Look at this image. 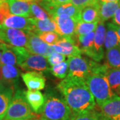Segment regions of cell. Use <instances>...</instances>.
Returning <instances> with one entry per match:
<instances>
[{
    "instance_id": "6da1fadb",
    "label": "cell",
    "mask_w": 120,
    "mask_h": 120,
    "mask_svg": "<svg viewBox=\"0 0 120 120\" xmlns=\"http://www.w3.org/2000/svg\"><path fill=\"white\" fill-rule=\"evenodd\" d=\"M72 113L94 110L95 99L84 79L66 77L57 85Z\"/></svg>"
},
{
    "instance_id": "7a4b0ae2",
    "label": "cell",
    "mask_w": 120,
    "mask_h": 120,
    "mask_svg": "<svg viewBox=\"0 0 120 120\" xmlns=\"http://www.w3.org/2000/svg\"><path fill=\"white\" fill-rule=\"evenodd\" d=\"M108 68L106 65H99L85 79L86 85L99 106L116 95L110 89L105 77Z\"/></svg>"
},
{
    "instance_id": "3957f363",
    "label": "cell",
    "mask_w": 120,
    "mask_h": 120,
    "mask_svg": "<svg viewBox=\"0 0 120 120\" xmlns=\"http://www.w3.org/2000/svg\"><path fill=\"white\" fill-rule=\"evenodd\" d=\"M38 115L31 109L26 101L24 91L17 90L9 104L5 117V120H30L35 119Z\"/></svg>"
},
{
    "instance_id": "277c9868",
    "label": "cell",
    "mask_w": 120,
    "mask_h": 120,
    "mask_svg": "<svg viewBox=\"0 0 120 120\" xmlns=\"http://www.w3.org/2000/svg\"><path fill=\"white\" fill-rule=\"evenodd\" d=\"M41 113L46 120H69L72 116L65 99L51 94L47 95Z\"/></svg>"
},
{
    "instance_id": "5b68a950",
    "label": "cell",
    "mask_w": 120,
    "mask_h": 120,
    "mask_svg": "<svg viewBox=\"0 0 120 120\" xmlns=\"http://www.w3.org/2000/svg\"><path fill=\"white\" fill-rule=\"evenodd\" d=\"M11 46V45H10ZM17 57V64L25 71L34 70L43 71L50 70L47 60L43 56L34 54L24 47H13L11 46Z\"/></svg>"
},
{
    "instance_id": "8992f818",
    "label": "cell",
    "mask_w": 120,
    "mask_h": 120,
    "mask_svg": "<svg viewBox=\"0 0 120 120\" xmlns=\"http://www.w3.org/2000/svg\"><path fill=\"white\" fill-rule=\"evenodd\" d=\"M68 74L67 77L86 79L91 73V61L81 56L69 57Z\"/></svg>"
},
{
    "instance_id": "52a82bcc",
    "label": "cell",
    "mask_w": 120,
    "mask_h": 120,
    "mask_svg": "<svg viewBox=\"0 0 120 120\" xmlns=\"http://www.w3.org/2000/svg\"><path fill=\"white\" fill-rule=\"evenodd\" d=\"M39 4L43 9H45L47 13L52 17L56 16H65L73 18L77 22L81 21L82 10L71 3L54 6L41 1Z\"/></svg>"
},
{
    "instance_id": "ba28073f",
    "label": "cell",
    "mask_w": 120,
    "mask_h": 120,
    "mask_svg": "<svg viewBox=\"0 0 120 120\" xmlns=\"http://www.w3.org/2000/svg\"><path fill=\"white\" fill-rule=\"evenodd\" d=\"M0 39L5 43L13 47L27 49V35L24 31L10 28H1Z\"/></svg>"
},
{
    "instance_id": "9c48e42d",
    "label": "cell",
    "mask_w": 120,
    "mask_h": 120,
    "mask_svg": "<svg viewBox=\"0 0 120 120\" xmlns=\"http://www.w3.org/2000/svg\"><path fill=\"white\" fill-rule=\"evenodd\" d=\"M27 35V49L34 54H38L47 58L54 53L52 45H49L39 38L38 35L34 31L26 32Z\"/></svg>"
},
{
    "instance_id": "30bf717a",
    "label": "cell",
    "mask_w": 120,
    "mask_h": 120,
    "mask_svg": "<svg viewBox=\"0 0 120 120\" xmlns=\"http://www.w3.org/2000/svg\"><path fill=\"white\" fill-rule=\"evenodd\" d=\"M73 38L61 36L56 45H52L54 53H59L68 57L81 56L82 51Z\"/></svg>"
},
{
    "instance_id": "8fae6325",
    "label": "cell",
    "mask_w": 120,
    "mask_h": 120,
    "mask_svg": "<svg viewBox=\"0 0 120 120\" xmlns=\"http://www.w3.org/2000/svg\"><path fill=\"white\" fill-rule=\"evenodd\" d=\"M56 23V33L62 37H73L75 34L77 20L65 16L53 17Z\"/></svg>"
},
{
    "instance_id": "7c38bea8",
    "label": "cell",
    "mask_w": 120,
    "mask_h": 120,
    "mask_svg": "<svg viewBox=\"0 0 120 120\" xmlns=\"http://www.w3.org/2000/svg\"><path fill=\"white\" fill-rule=\"evenodd\" d=\"M101 116L108 120H120V96L115 95L101 106Z\"/></svg>"
},
{
    "instance_id": "4fadbf2b",
    "label": "cell",
    "mask_w": 120,
    "mask_h": 120,
    "mask_svg": "<svg viewBox=\"0 0 120 120\" xmlns=\"http://www.w3.org/2000/svg\"><path fill=\"white\" fill-rule=\"evenodd\" d=\"M22 77L29 90H41L45 86V77L42 72L29 71L22 73Z\"/></svg>"
},
{
    "instance_id": "5bb4252c",
    "label": "cell",
    "mask_w": 120,
    "mask_h": 120,
    "mask_svg": "<svg viewBox=\"0 0 120 120\" xmlns=\"http://www.w3.org/2000/svg\"><path fill=\"white\" fill-rule=\"evenodd\" d=\"M1 27L23 30L25 32L33 31V27L30 22V17H22L11 14L5 19L0 28Z\"/></svg>"
},
{
    "instance_id": "9a60e30c",
    "label": "cell",
    "mask_w": 120,
    "mask_h": 120,
    "mask_svg": "<svg viewBox=\"0 0 120 120\" xmlns=\"http://www.w3.org/2000/svg\"><path fill=\"white\" fill-rule=\"evenodd\" d=\"M15 87L0 82V120H4L13 97Z\"/></svg>"
},
{
    "instance_id": "2e32d148",
    "label": "cell",
    "mask_w": 120,
    "mask_h": 120,
    "mask_svg": "<svg viewBox=\"0 0 120 120\" xmlns=\"http://www.w3.org/2000/svg\"><path fill=\"white\" fill-rule=\"evenodd\" d=\"M26 101L35 113H41L45 103V98L38 90H27L24 91Z\"/></svg>"
},
{
    "instance_id": "e0dca14e",
    "label": "cell",
    "mask_w": 120,
    "mask_h": 120,
    "mask_svg": "<svg viewBox=\"0 0 120 120\" xmlns=\"http://www.w3.org/2000/svg\"><path fill=\"white\" fill-rule=\"evenodd\" d=\"M105 34H106V29L104 22H99L97 28L95 31L94 49L98 55L99 61L103 60L104 56L103 44L105 42Z\"/></svg>"
},
{
    "instance_id": "ac0fdd59",
    "label": "cell",
    "mask_w": 120,
    "mask_h": 120,
    "mask_svg": "<svg viewBox=\"0 0 120 120\" xmlns=\"http://www.w3.org/2000/svg\"><path fill=\"white\" fill-rule=\"evenodd\" d=\"M10 13L12 15L25 17H32L31 4L22 0H8Z\"/></svg>"
},
{
    "instance_id": "d6986e66",
    "label": "cell",
    "mask_w": 120,
    "mask_h": 120,
    "mask_svg": "<svg viewBox=\"0 0 120 120\" xmlns=\"http://www.w3.org/2000/svg\"><path fill=\"white\" fill-rule=\"evenodd\" d=\"M30 22L33 27V31L37 35L44 32H56V23L53 18L43 20L30 17Z\"/></svg>"
},
{
    "instance_id": "ffe728a7",
    "label": "cell",
    "mask_w": 120,
    "mask_h": 120,
    "mask_svg": "<svg viewBox=\"0 0 120 120\" xmlns=\"http://www.w3.org/2000/svg\"><path fill=\"white\" fill-rule=\"evenodd\" d=\"M120 8L118 2H99V22H105L113 17L116 10Z\"/></svg>"
},
{
    "instance_id": "44dd1931",
    "label": "cell",
    "mask_w": 120,
    "mask_h": 120,
    "mask_svg": "<svg viewBox=\"0 0 120 120\" xmlns=\"http://www.w3.org/2000/svg\"><path fill=\"white\" fill-rule=\"evenodd\" d=\"M3 82L9 86L14 87L19 80V71L18 69L11 65H4L1 66Z\"/></svg>"
},
{
    "instance_id": "7402d4cb",
    "label": "cell",
    "mask_w": 120,
    "mask_h": 120,
    "mask_svg": "<svg viewBox=\"0 0 120 120\" xmlns=\"http://www.w3.org/2000/svg\"><path fill=\"white\" fill-rule=\"evenodd\" d=\"M105 77L113 93L118 95L120 93V69L109 68L105 73Z\"/></svg>"
},
{
    "instance_id": "603a6c76",
    "label": "cell",
    "mask_w": 120,
    "mask_h": 120,
    "mask_svg": "<svg viewBox=\"0 0 120 120\" xmlns=\"http://www.w3.org/2000/svg\"><path fill=\"white\" fill-rule=\"evenodd\" d=\"M81 21L86 23L99 22V4L83 9L81 13Z\"/></svg>"
},
{
    "instance_id": "cb8c5ba5",
    "label": "cell",
    "mask_w": 120,
    "mask_h": 120,
    "mask_svg": "<svg viewBox=\"0 0 120 120\" xmlns=\"http://www.w3.org/2000/svg\"><path fill=\"white\" fill-rule=\"evenodd\" d=\"M107 65L109 68H120V45L107 50Z\"/></svg>"
},
{
    "instance_id": "d4e9b609",
    "label": "cell",
    "mask_w": 120,
    "mask_h": 120,
    "mask_svg": "<svg viewBox=\"0 0 120 120\" xmlns=\"http://www.w3.org/2000/svg\"><path fill=\"white\" fill-rule=\"evenodd\" d=\"M17 64V57L11 46L6 43L3 44V52L0 59V66L4 65H14Z\"/></svg>"
},
{
    "instance_id": "484cf974",
    "label": "cell",
    "mask_w": 120,
    "mask_h": 120,
    "mask_svg": "<svg viewBox=\"0 0 120 120\" xmlns=\"http://www.w3.org/2000/svg\"><path fill=\"white\" fill-rule=\"evenodd\" d=\"M107 31L105 34V42H104V46L106 50H109L113 47L120 45L118 42V38L117 34L115 30L112 28L111 26L107 23Z\"/></svg>"
},
{
    "instance_id": "4316f807",
    "label": "cell",
    "mask_w": 120,
    "mask_h": 120,
    "mask_svg": "<svg viewBox=\"0 0 120 120\" xmlns=\"http://www.w3.org/2000/svg\"><path fill=\"white\" fill-rule=\"evenodd\" d=\"M98 22L94 23H86V22H79L77 23L76 28H75V35L79 36V35H84L90 34L91 32L95 31Z\"/></svg>"
},
{
    "instance_id": "83f0119b",
    "label": "cell",
    "mask_w": 120,
    "mask_h": 120,
    "mask_svg": "<svg viewBox=\"0 0 120 120\" xmlns=\"http://www.w3.org/2000/svg\"><path fill=\"white\" fill-rule=\"evenodd\" d=\"M50 71L55 77L60 79H64L68 74V62L64 61L53 65L50 68Z\"/></svg>"
},
{
    "instance_id": "f1b7e54d",
    "label": "cell",
    "mask_w": 120,
    "mask_h": 120,
    "mask_svg": "<svg viewBox=\"0 0 120 120\" xmlns=\"http://www.w3.org/2000/svg\"><path fill=\"white\" fill-rule=\"evenodd\" d=\"M30 8H31V15L33 16L32 17H34L36 19L43 20V19H49L52 17L47 13L46 11L43 9V8L39 6L38 4L37 3L31 4L30 5Z\"/></svg>"
},
{
    "instance_id": "f546056e",
    "label": "cell",
    "mask_w": 120,
    "mask_h": 120,
    "mask_svg": "<svg viewBox=\"0 0 120 120\" xmlns=\"http://www.w3.org/2000/svg\"><path fill=\"white\" fill-rule=\"evenodd\" d=\"M38 36L43 42L49 45H56V43L60 40L61 36L56 32H44L39 34Z\"/></svg>"
},
{
    "instance_id": "4dcf8cb0",
    "label": "cell",
    "mask_w": 120,
    "mask_h": 120,
    "mask_svg": "<svg viewBox=\"0 0 120 120\" xmlns=\"http://www.w3.org/2000/svg\"><path fill=\"white\" fill-rule=\"evenodd\" d=\"M69 120H99V114L94 110L79 113H72Z\"/></svg>"
},
{
    "instance_id": "1f68e13d",
    "label": "cell",
    "mask_w": 120,
    "mask_h": 120,
    "mask_svg": "<svg viewBox=\"0 0 120 120\" xmlns=\"http://www.w3.org/2000/svg\"><path fill=\"white\" fill-rule=\"evenodd\" d=\"M99 0H71L70 3L82 10L89 6L98 4Z\"/></svg>"
},
{
    "instance_id": "d6a6232c",
    "label": "cell",
    "mask_w": 120,
    "mask_h": 120,
    "mask_svg": "<svg viewBox=\"0 0 120 120\" xmlns=\"http://www.w3.org/2000/svg\"><path fill=\"white\" fill-rule=\"evenodd\" d=\"M11 15L9 6L8 1H5L0 4V27H1L7 17Z\"/></svg>"
},
{
    "instance_id": "836d02e7",
    "label": "cell",
    "mask_w": 120,
    "mask_h": 120,
    "mask_svg": "<svg viewBox=\"0 0 120 120\" xmlns=\"http://www.w3.org/2000/svg\"><path fill=\"white\" fill-rule=\"evenodd\" d=\"M65 60V56L59 53H53L47 57L48 64L52 66L60 64L62 61H64Z\"/></svg>"
},
{
    "instance_id": "e575fe53",
    "label": "cell",
    "mask_w": 120,
    "mask_h": 120,
    "mask_svg": "<svg viewBox=\"0 0 120 120\" xmlns=\"http://www.w3.org/2000/svg\"><path fill=\"white\" fill-rule=\"evenodd\" d=\"M71 0H41V2L50 5H61L65 4L70 3Z\"/></svg>"
},
{
    "instance_id": "d590c367",
    "label": "cell",
    "mask_w": 120,
    "mask_h": 120,
    "mask_svg": "<svg viewBox=\"0 0 120 120\" xmlns=\"http://www.w3.org/2000/svg\"><path fill=\"white\" fill-rule=\"evenodd\" d=\"M113 23L116 26H120V8L116 10V13L113 17Z\"/></svg>"
},
{
    "instance_id": "8d00e7d4",
    "label": "cell",
    "mask_w": 120,
    "mask_h": 120,
    "mask_svg": "<svg viewBox=\"0 0 120 120\" xmlns=\"http://www.w3.org/2000/svg\"><path fill=\"white\" fill-rule=\"evenodd\" d=\"M108 24L111 26L113 30H115V31H116V34H117V35L119 45H120V26H116L115 24H113V23H108Z\"/></svg>"
},
{
    "instance_id": "74e56055",
    "label": "cell",
    "mask_w": 120,
    "mask_h": 120,
    "mask_svg": "<svg viewBox=\"0 0 120 120\" xmlns=\"http://www.w3.org/2000/svg\"><path fill=\"white\" fill-rule=\"evenodd\" d=\"M101 2H119V0H99Z\"/></svg>"
},
{
    "instance_id": "f35d334b",
    "label": "cell",
    "mask_w": 120,
    "mask_h": 120,
    "mask_svg": "<svg viewBox=\"0 0 120 120\" xmlns=\"http://www.w3.org/2000/svg\"><path fill=\"white\" fill-rule=\"evenodd\" d=\"M0 82H3V75H2L1 66H0Z\"/></svg>"
},
{
    "instance_id": "ab89813d",
    "label": "cell",
    "mask_w": 120,
    "mask_h": 120,
    "mask_svg": "<svg viewBox=\"0 0 120 120\" xmlns=\"http://www.w3.org/2000/svg\"><path fill=\"white\" fill-rule=\"evenodd\" d=\"M99 120H108L107 119H105V118H104L103 116H100V115H99Z\"/></svg>"
},
{
    "instance_id": "60d3db41",
    "label": "cell",
    "mask_w": 120,
    "mask_h": 120,
    "mask_svg": "<svg viewBox=\"0 0 120 120\" xmlns=\"http://www.w3.org/2000/svg\"><path fill=\"white\" fill-rule=\"evenodd\" d=\"M2 52H3V47H2V49H0V59H1V55H2Z\"/></svg>"
},
{
    "instance_id": "b9f144b4",
    "label": "cell",
    "mask_w": 120,
    "mask_h": 120,
    "mask_svg": "<svg viewBox=\"0 0 120 120\" xmlns=\"http://www.w3.org/2000/svg\"><path fill=\"white\" fill-rule=\"evenodd\" d=\"M5 1H8V0H0V4H1L2 3H4Z\"/></svg>"
},
{
    "instance_id": "7bdbcfd3",
    "label": "cell",
    "mask_w": 120,
    "mask_h": 120,
    "mask_svg": "<svg viewBox=\"0 0 120 120\" xmlns=\"http://www.w3.org/2000/svg\"><path fill=\"white\" fill-rule=\"evenodd\" d=\"M4 43H0V49H2V47H3V44Z\"/></svg>"
},
{
    "instance_id": "ee69618b",
    "label": "cell",
    "mask_w": 120,
    "mask_h": 120,
    "mask_svg": "<svg viewBox=\"0 0 120 120\" xmlns=\"http://www.w3.org/2000/svg\"><path fill=\"white\" fill-rule=\"evenodd\" d=\"M43 120V119H41V120H40V119H38V120H37V119H34V120Z\"/></svg>"
},
{
    "instance_id": "f6af8a7d",
    "label": "cell",
    "mask_w": 120,
    "mask_h": 120,
    "mask_svg": "<svg viewBox=\"0 0 120 120\" xmlns=\"http://www.w3.org/2000/svg\"><path fill=\"white\" fill-rule=\"evenodd\" d=\"M0 43H4V42H3V41H1V40L0 39Z\"/></svg>"
},
{
    "instance_id": "bcb514c9",
    "label": "cell",
    "mask_w": 120,
    "mask_h": 120,
    "mask_svg": "<svg viewBox=\"0 0 120 120\" xmlns=\"http://www.w3.org/2000/svg\"><path fill=\"white\" fill-rule=\"evenodd\" d=\"M118 3H119V5H120V0H119V2H118Z\"/></svg>"
},
{
    "instance_id": "7dc6e473",
    "label": "cell",
    "mask_w": 120,
    "mask_h": 120,
    "mask_svg": "<svg viewBox=\"0 0 120 120\" xmlns=\"http://www.w3.org/2000/svg\"><path fill=\"white\" fill-rule=\"evenodd\" d=\"M4 120H5V119Z\"/></svg>"
},
{
    "instance_id": "c3c4849f",
    "label": "cell",
    "mask_w": 120,
    "mask_h": 120,
    "mask_svg": "<svg viewBox=\"0 0 120 120\" xmlns=\"http://www.w3.org/2000/svg\"><path fill=\"white\" fill-rule=\"evenodd\" d=\"M43 120H45V119H43Z\"/></svg>"
},
{
    "instance_id": "681fc988",
    "label": "cell",
    "mask_w": 120,
    "mask_h": 120,
    "mask_svg": "<svg viewBox=\"0 0 120 120\" xmlns=\"http://www.w3.org/2000/svg\"><path fill=\"white\" fill-rule=\"evenodd\" d=\"M0 31H1V28H0Z\"/></svg>"
},
{
    "instance_id": "f907efd6",
    "label": "cell",
    "mask_w": 120,
    "mask_h": 120,
    "mask_svg": "<svg viewBox=\"0 0 120 120\" xmlns=\"http://www.w3.org/2000/svg\"><path fill=\"white\" fill-rule=\"evenodd\" d=\"M119 95H120V94H119Z\"/></svg>"
},
{
    "instance_id": "816d5d0a",
    "label": "cell",
    "mask_w": 120,
    "mask_h": 120,
    "mask_svg": "<svg viewBox=\"0 0 120 120\" xmlns=\"http://www.w3.org/2000/svg\"></svg>"
}]
</instances>
